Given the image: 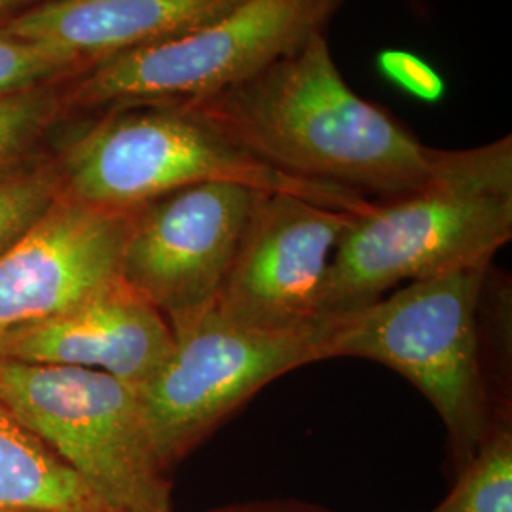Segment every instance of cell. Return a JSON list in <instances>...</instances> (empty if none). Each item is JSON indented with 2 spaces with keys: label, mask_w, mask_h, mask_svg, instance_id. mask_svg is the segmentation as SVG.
I'll return each instance as SVG.
<instances>
[{
  "label": "cell",
  "mask_w": 512,
  "mask_h": 512,
  "mask_svg": "<svg viewBox=\"0 0 512 512\" xmlns=\"http://www.w3.org/2000/svg\"><path fill=\"white\" fill-rule=\"evenodd\" d=\"M179 107L277 171L378 200L412 192L437 164L384 107L355 92L325 33L253 78Z\"/></svg>",
  "instance_id": "1"
},
{
  "label": "cell",
  "mask_w": 512,
  "mask_h": 512,
  "mask_svg": "<svg viewBox=\"0 0 512 512\" xmlns=\"http://www.w3.org/2000/svg\"><path fill=\"white\" fill-rule=\"evenodd\" d=\"M512 239V137L440 150L431 177L355 215L332 256L319 321L342 317L412 283L492 262Z\"/></svg>",
  "instance_id": "2"
},
{
  "label": "cell",
  "mask_w": 512,
  "mask_h": 512,
  "mask_svg": "<svg viewBox=\"0 0 512 512\" xmlns=\"http://www.w3.org/2000/svg\"><path fill=\"white\" fill-rule=\"evenodd\" d=\"M490 275L492 262L463 266L329 319V359L376 361L416 385L446 427L458 471L505 416L484 363L482 308Z\"/></svg>",
  "instance_id": "3"
},
{
  "label": "cell",
  "mask_w": 512,
  "mask_h": 512,
  "mask_svg": "<svg viewBox=\"0 0 512 512\" xmlns=\"http://www.w3.org/2000/svg\"><path fill=\"white\" fill-rule=\"evenodd\" d=\"M55 152L61 196L107 211H135L203 183H236L361 215L372 200L342 186L289 177L179 105L109 110Z\"/></svg>",
  "instance_id": "4"
},
{
  "label": "cell",
  "mask_w": 512,
  "mask_h": 512,
  "mask_svg": "<svg viewBox=\"0 0 512 512\" xmlns=\"http://www.w3.org/2000/svg\"><path fill=\"white\" fill-rule=\"evenodd\" d=\"M344 0H239L219 16L61 82L69 118L183 105L241 84L325 33Z\"/></svg>",
  "instance_id": "5"
},
{
  "label": "cell",
  "mask_w": 512,
  "mask_h": 512,
  "mask_svg": "<svg viewBox=\"0 0 512 512\" xmlns=\"http://www.w3.org/2000/svg\"><path fill=\"white\" fill-rule=\"evenodd\" d=\"M0 399L118 512H173L137 389L109 374L0 359Z\"/></svg>",
  "instance_id": "6"
},
{
  "label": "cell",
  "mask_w": 512,
  "mask_h": 512,
  "mask_svg": "<svg viewBox=\"0 0 512 512\" xmlns=\"http://www.w3.org/2000/svg\"><path fill=\"white\" fill-rule=\"evenodd\" d=\"M330 321L289 330L230 327L205 317L175 338L164 366L137 389L148 437L169 473L256 391L329 359Z\"/></svg>",
  "instance_id": "7"
},
{
  "label": "cell",
  "mask_w": 512,
  "mask_h": 512,
  "mask_svg": "<svg viewBox=\"0 0 512 512\" xmlns=\"http://www.w3.org/2000/svg\"><path fill=\"white\" fill-rule=\"evenodd\" d=\"M255 190L203 183L133 211L120 277L179 338L213 311L255 207Z\"/></svg>",
  "instance_id": "8"
},
{
  "label": "cell",
  "mask_w": 512,
  "mask_h": 512,
  "mask_svg": "<svg viewBox=\"0 0 512 512\" xmlns=\"http://www.w3.org/2000/svg\"><path fill=\"white\" fill-rule=\"evenodd\" d=\"M353 217L289 194L258 192L238 255L207 317L256 330L319 323L332 256Z\"/></svg>",
  "instance_id": "9"
},
{
  "label": "cell",
  "mask_w": 512,
  "mask_h": 512,
  "mask_svg": "<svg viewBox=\"0 0 512 512\" xmlns=\"http://www.w3.org/2000/svg\"><path fill=\"white\" fill-rule=\"evenodd\" d=\"M133 211L59 196L0 255V338L38 325L120 277Z\"/></svg>",
  "instance_id": "10"
},
{
  "label": "cell",
  "mask_w": 512,
  "mask_h": 512,
  "mask_svg": "<svg viewBox=\"0 0 512 512\" xmlns=\"http://www.w3.org/2000/svg\"><path fill=\"white\" fill-rule=\"evenodd\" d=\"M173 348L164 315L118 277L73 308L2 336L0 359L95 370L139 389Z\"/></svg>",
  "instance_id": "11"
},
{
  "label": "cell",
  "mask_w": 512,
  "mask_h": 512,
  "mask_svg": "<svg viewBox=\"0 0 512 512\" xmlns=\"http://www.w3.org/2000/svg\"><path fill=\"white\" fill-rule=\"evenodd\" d=\"M239 0H52L0 25V35L50 48L84 71L215 18Z\"/></svg>",
  "instance_id": "12"
},
{
  "label": "cell",
  "mask_w": 512,
  "mask_h": 512,
  "mask_svg": "<svg viewBox=\"0 0 512 512\" xmlns=\"http://www.w3.org/2000/svg\"><path fill=\"white\" fill-rule=\"evenodd\" d=\"M0 511L118 512L2 399Z\"/></svg>",
  "instance_id": "13"
},
{
  "label": "cell",
  "mask_w": 512,
  "mask_h": 512,
  "mask_svg": "<svg viewBox=\"0 0 512 512\" xmlns=\"http://www.w3.org/2000/svg\"><path fill=\"white\" fill-rule=\"evenodd\" d=\"M65 120L61 82L0 95V177L48 156L46 141Z\"/></svg>",
  "instance_id": "14"
},
{
  "label": "cell",
  "mask_w": 512,
  "mask_h": 512,
  "mask_svg": "<svg viewBox=\"0 0 512 512\" xmlns=\"http://www.w3.org/2000/svg\"><path fill=\"white\" fill-rule=\"evenodd\" d=\"M431 512H512L511 414L495 421L475 456L459 469L454 490Z\"/></svg>",
  "instance_id": "15"
},
{
  "label": "cell",
  "mask_w": 512,
  "mask_h": 512,
  "mask_svg": "<svg viewBox=\"0 0 512 512\" xmlns=\"http://www.w3.org/2000/svg\"><path fill=\"white\" fill-rule=\"evenodd\" d=\"M61 196L54 154L0 177V255L27 234Z\"/></svg>",
  "instance_id": "16"
},
{
  "label": "cell",
  "mask_w": 512,
  "mask_h": 512,
  "mask_svg": "<svg viewBox=\"0 0 512 512\" xmlns=\"http://www.w3.org/2000/svg\"><path fill=\"white\" fill-rule=\"evenodd\" d=\"M80 73L82 69L65 55L0 35V95L63 82Z\"/></svg>",
  "instance_id": "17"
},
{
  "label": "cell",
  "mask_w": 512,
  "mask_h": 512,
  "mask_svg": "<svg viewBox=\"0 0 512 512\" xmlns=\"http://www.w3.org/2000/svg\"><path fill=\"white\" fill-rule=\"evenodd\" d=\"M376 67L389 84L421 103L437 105L446 97V80L421 55L387 48L376 55Z\"/></svg>",
  "instance_id": "18"
},
{
  "label": "cell",
  "mask_w": 512,
  "mask_h": 512,
  "mask_svg": "<svg viewBox=\"0 0 512 512\" xmlns=\"http://www.w3.org/2000/svg\"><path fill=\"white\" fill-rule=\"evenodd\" d=\"M209 512H329L319 507L311 505H302V503H283V501H274V503H247V505H230Z\"/></svg>",
  "instance_id": "19"
},
{
  "label": "cell",
  "mask_w": 512,
  "mask_h": 512,
  "mask_svg": "<svg viewBox=\"0 0 512 512\" xmlns=\"http://www.w3.org/2000/svg\"><path fill=\"white\" fill-rule=\"evenodd\" d=\"M46 2H52V0H0V25Z\"/></svg>",
  "instance_id": "20"
},
{
  "label": "cell",
  "mask_w": 512,
  "mask_h": 512,
  "mask_svg": "<svg viewBox=\"0 0 512 512\" xmlns=\"http://www.w3.org/2000/svg\"><path fill=\"white\" fill-rule=\"evenodd\" d=\"M0 512H23V511H0Z\"/></svg>",
  "instance_id": "21"
}]
</instances>
